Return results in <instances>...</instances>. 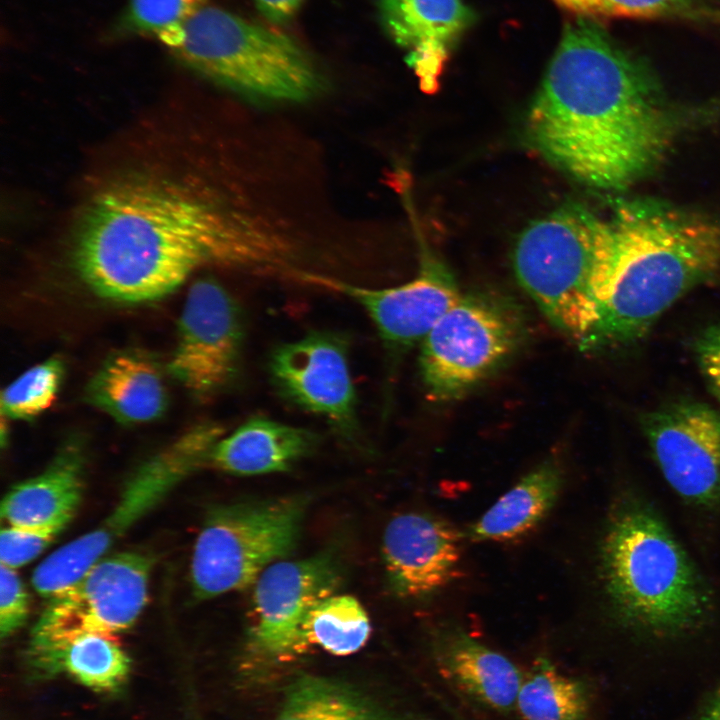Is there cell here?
Instances as JSON below:
<instances>
[{
	"label": "cell",
	"instance_id": "d6a6232c",
	"mask_svg": "<svg viewBox=\"0 0 720 720\" xmlns=\"http://www.w3.org/2000/svg\"><path fill=\"white\" fill-rule=\"evenodd\" d=\"M258 10L273 23H284L290 20L303 0H254Z\"/></svg>",
	"mask_w": 720,
	"mask_h": 720
},
{
	"label": "cell",
	"instance_id": "d4e9b609",
	"mask_svg": "<svg viewBox=\"0 0 720 720\" xmlns=\"http://www.w3.org/2000/svg\"><path fill=\"white\" fill-rule=\"evenodd\" d=\"M308 646L318 645L327 652L346 656L367 642L371 627L362 605L349 595H330L318 602L302 625Z\"/></svg>",
	"mask_w": 720,
	"mask_h": 720
},
{
	"label": "cell",
	"instance_id": "5bb4252c",
	"mask_svg": "<svg viewBox=\"0 0 720 720\" xmlns=\"http://www.w3.org/2000/svg\"><path fill=\"white\" fill-rule=\"evenodd\" d=\"M642 426L670 487L697 506L720 504V411L677 402L649 412Z\"/></svg>",
	"mask_w": 720,
	"mask_h": 720
},
{
	"label": "cell",
	"instance_id": "603a6c76",
	"mask_svg": "<svg viewBox=\"0 0 720 720\" xmlns=\"http://www.w3.org/2000/svg\"><path fill=\"white\" fill-rule=\"evenodd\" d=\"M590 707L587 683L561 673L543 657L523 676L515 704L523 720H586Z\"/></svg>",
	"mask_w": 720,
	"mask_h": 720
},
{
	"label": "cell",
	"instance_id": "6da1fadb",
	"mask_svg": "<svg viewBox=\"0 0 720 720\" xmlns=\"http://www.w3.org/2000/svg\"><path fill=\"white\" fill-rule=\"evenodd\" d=\"M526 136L551 165L623 189L663 155L672 122L647 66L596 21H569L529 107Z\"/></svg>",
	"mask_w": 720,
	"mask_h": 720
},
{
	"label": "cell",
	"instance_id": "d6986e66",
	"mask_svg": "<svg viewBox=\"0 0 720 720\" xmlns=\"http://www.w3.org/2000/svg\"><path fill=\"white\" fill-rule=\"evenodd\" d=\"M318 441L308 429L253 417L215 443L207 465L241 476L288 471L311 454Z\"/></svg>",
	"mask_w": 720,
	"mask_h": 720
},
{
	"label": "cell",
	"instance_id": "44dd1931",
	"mask_svg": "<svg viewBox=\"0 0 720 720\" xmlns=\"http://www.w3.org/2000/svg\"><path fill=\"white\" fill-rule=\"evenodd\" d=\"M87 398L125 424L152 421L162 415L167 403L159 369L134 353H120L107 360L90 381Z\"/></svg>",
	"mask_w": 720,
	"mask_h": 720
},
{
	"label": "cell",
	"instance_id": "4fadbf2b",
	"mask_svg": "<svg viewBox=\"0 0 720 720\" xmlns=\"http://www.w3.org/2000/svg\"><path fill=\"white\" fill-rule=\"evenodd\" d=\"M342 581L334 552L296 561H277L254 583L250 643L272 660H288L305 652L302 625L309 611L333 595Z\"/></svg>",
	"mask_w": 720,
	"mask_h": 720
},
{
	"label": "cell",
	"instance_id": "f1b7e54d",
	"mask_svg": "<svg viewBox=\"0 0 720 720\" xmlns=\"http://www.w3.org/2000/svg\"><path fill=\"white\" fill-rule=\"evenodd\" d=\"M63 373V362L57 357L26 370L2 391V415L12 419L40 415L54 402Z\"/></svg>",
	"mask_w": 720,
	"mask_h": 720
},
{
	"label": "cell",
	"instance_id": "e0dca14e",
	"mask_svg": "<svg viewBox=\"0 0 720 720\" xmlns=\"http://www.w3.org/2000/svg\"><path fill=\"white\" fill-rule=\"evenodd\" d=\"M390 38L427 93L435 92L448 59L473 21L462 0H377Z\"/></svg>",
	"mask_w": 720,
	"mask_h": 720
},
{
	"label": "cell",
	"instance_id": "9c48e42d",
	"mask_svg": "<svg viewBox=\"0 0 720 720\" xmlns=\"http://www.w3.org/2000/svg\"><path fill=\"white\" fill-rule=\"evenodd\" d=\"M523 335L518 311L496 296L462 295L422 340L421 378L428 397L459 399L516 351Z\"/></svg>",
	"mask_w": 720,
	"mask_h": 720
},
{
	"label": "cell",
	"instance_id": "4316f807",
	"mask_svg": "<svg viewBox=\"0 0 720 720\" xmlns=\"http://www.w3.org/2000/svg\"><path fill=\"white\" fill-rule=\"evenodd\" d=\"M579 17L663 18L720 26V0H553Z\"/></svg>",
	"mask_w": 720,
	"mask_h": 720
},
{
	"label": "cell",
	"instance_id": "30bf717a",
	"mask_svg": "<svg viewBox=\"0 0 720 720\" xmlns=\"http://www.w3.org/2000/svg\"><path fill=\"white\" fill-rule=\"evenodd\" d=\"M154 558L124 551L108 555L78 580L48 598L32 631V651L50 666L73 640L86 635L112 638L142 613Z\"/></svg>",
	"mask_w": 720,
	"mask_h": 720
},
{
	"label": "cell",
	"instance_id": "2e32d148",
	"mask_svg": "<svg viewBox=\"0 0 720 720\" xmlns=\"http://www.w3.org/2000/svg\"><path fill=\"white\" fill-rule=\"evenodd\" d=\"M382 552L392 591L402 598H423L455 577L461 556L460 533L432 515L401 514L386 526Z\"/></svg>",
	"mask_w": 720,
	"mask_h": 720
},
{
	"label": "cell",
	"instance_id": "83f0119b",
	"mask_svg": "<svg viewBox=\"0 0 720 720\" xmlns=\"http://www.w3.org/2000/svg\"><path fill=\"white\" fill-rule=\"evenodd\" d=\"M206 0H128L115 23L117 37L150 36L169 47Z\"/></svg>",
	"mask_w": 720,
	"mask_h": 720
},
{
	"label": "cell",
	"instance_id": "ba28073f",
	"mask_svg": "<svg viewBox=\"0 0 720 720\" xmlns=\"http://www.w3.org/2000/svg\"><path fill=\"white\" fill-rule=\"evenodd\" d=\"M216 425H202L140 465L126 481L109 514L92 530L59 547L34 570V589L49 598L78 580L114 544L157 507L180 483L208 464L221 438Z\"/></svg>",
	"mask_w": 720,
	"mask_h": 720
},
{
	"label": "cell",
	"instance_id": "7402d4cb",
	"mask_svg": "<svg viewBox=\"0 0 720 720\" xmlns=\"http://www.w3.org/2000/svg\"><path fill=\"white\" fill-rule=\"evenodd\" d=\"M562 472L552 460L525 475L502 495L468 530L477 542L508 541L536 527L555 504Z\"/></svg>",
	"mask_w": 720,
	"mask_h": 720
},
{
	"label": "cell",
	"instance_id": "52a82bcc",
	"mask_svg": "<svg viewBox=\"0 0 720 720\" xmlns=\"http://www.w3.org/2000/svg\"><path fill=\"white\" fill-rule=\"evenodd\" d=\"M304 496L219 505L211 509L194 544L193 594L205 600L243 589L295 547L306 512Z\"/></svg>",
	"mask_w": 720,
	"mask_h": 720
},
{
	"label": "cell",
	"instance_id": "3957f363",
	"mask_svg": "<svg viewBox=\"0 0 720 720\" xmlns=\"http://www.w3.org/2000/svg\"><path fill=\"white\" fill-rule=\"evenodd\" d=\"M597 321L581 349L641 338L671 305L720 274V223L651 203L619 205L597 225Z\"/></svg>",
	"mask_w": 720,
	"mask_h": 720
},
{
	"label": "cell",
	"instance_id": "ac0fdd59",
	"mask_svg": "<svg viewBox=\"0 0 720 720\" xmlns=\"http://www.w3.org/2000/svg\"><path fill=\"white\" fill-rule=\"evenodd\" d=\"M433 656L440 676L467 698L501 713L515 709L524 675L505 655L449 627L435 636Z\"/></svg>",
	"mask_w": 720,
	"mask_h": 720
},
{
	"label": "cell",
	"instance_id": "7a4b0ae2",
	"mask_svg": "<svg viewBox=\"0 0 720 720\" xmlns=\"http://www.w3.org/2000/svg\"><path fill=\"white\" fill-rule=\"evenodd\" d=\"M74 258L97 294L128 303L171 293L204 264L271 265L275 259L209 203L153 181L126 182L96 195Z\"/></svg>",
	"mask_w": 720,
	"mask_h": 720
},
{
	"label": "cell",
	"instance_id": "8fae6325",
	"mask_svg": "<svg viewBox=\"0 0 720 720\" xmlns=\"http://www.w3.org/2000/svg\"><path fill=\"white\" fill-rule=\"evenodd\" d=\"M243 337L234 299L215 280L200 279L188 290L169 372L194 398L208 400L236 378Z\"/></svg>",
	"mask_w": 720,
	"mask_h": 720
},
{
	"label": "cell",
	"instance_id": "4dcf8cb0",
	"mask_svg": "<svg viewBox=\"0 0 720 720\" xmlns=\"http://www.w3.org/2000/svg\"><path fill=\"white\" fill-rule=\"evenodd\" d=\"M29 615V596L15 569L0 565V632L6 637L18 630Z\"/></svg>",
	"mask_w": 720,
	"mask_h": 720
},
{
	"label": "cell",
	"instance_id": "f546056e",
	"mask_svg": "<svg viewBox=\"0 0 720 720\" xmlns=\"http://www.w3.org/2000/svg\"><path fill=\"white\" fill-rule=\"evenodd\" d=\"M66 525L22 527L8 525L0 534V560L12 568L23 566L39 556L65 529Z\"/></svg>",
	"mask_w": 720,
	"mask_h": 720
},
{
	"label": "cell",
	"instance_id": "cb8c5ba5",
	"mask_svg": "<svg viewBox=\"0 0 720 720\" xmlns=\"http://www.w3.org/2000/svg\"><path fill=\"white\" fill-rule=\"evenodd\" d=\"M275 720H382L377 708L351 687L302 675L286 689Z\"/></svg>",
	"mask_w": 720,
	"mask_h": 720
},
{
	"label": "cell",
	"instance_id": "ffe728a7",
	"mask_svg": "<svg viewBox=\"0 0 720 720\" xmlns=\"http://www.w3.org/2000/svg\"><path fill=\"white\" fill-rule=\"evenodd\" d=\"M80 446H65L40 474L16 484L1 502L8 525L34 527L68 523L84 490V457Z\"/></svg>",
	"mask_w": 720,
	"mask_h": 720
},
{
	"label": "cell",
	"instance_id": "277c9868",
	"mask_svg": "<svg viewBox=\"0 0 720 720\" xmlns=\"http://www.w3.org/2000/svg\"><path fill=\"white\" fill-rule=\"evenodd\" d=\"M603 587L617 621L632 632L673 638L701 628L709 587L661 517L636 495L613 506L600 546Z\"/></svg>",
	"mask_w": 720,
	"mask_h": 720
},
{
	"label": "cell",
	"instance_id": "1f68e13d",
	"mask_svg": "<svg viewBox=\"0 0 720 720\" xmlns=\"http://www.w3.org/2000/svg\"><path fill=\"white\" fill-rule=\"evenodd\" d=\"M695 353L707 386L720 401V323L701 333L695 343Z\"/></svg>",
	"mask_w": 720,
	"mask_h": 720
},
{
	"label": "cell",
	"instance_id": "9a60e30c",
	"mask_svg": "<svg viewBox=\"0 0 720 720\" xmlns=\"http://www.w3.org/2000/svg\"><path fill=\"white\" fill-rule=\"evenodd\" d=\"M302 279L346 295L360 304L391 354L422 342L462 296L448 270L433 260H425L412 280L388 288L360 287L310 274Z\"/></svg>",
	"mask_w": 720,
	"mask_h": 720
},
{
	"label": "cell",
	"instance_id": "5b68a950",
	"mask_svg": "<svg viewBox=\"0 0 720 720\" xmlns=\"http://www.w3.org/2000/svg\"><path fill=\"white\" fill-rule=\"evenodd\" d=\"M168 48L189 68L250 98L303 101L322 87L294 40L218 7L196 12Z\"/></svg>",
	"mask_w": 720,
	"mask_h": 720
},
{
	"label": "cell",
	"instance_id": "484cf974",
	"mask_svg": "<svg viewBox=\"0 0 720 720\" xmlns=\"http://www.w3.org/2000/svg\"><path fill=\"white\" fill-rule=\"evenodd\" d=\"M50 667L63 668L90 688L111 690L126 679L130 661L113 638L86 635L67 644Z\"/></svg>",
	"mask_w": 720,
	"mask_h": 720
},
{
	"label": "cell",
	"instance_id": "8992f818",
	"mask_svg": "<svg viewBox=\"0 0 720 720\" xmlns=\"http://www.w3.org/2000/svg\"><path fill=\"white\" fill-rule=\"evenodd\" d=\"M599 218L566 203L520 234L513 268L545 317L580 348L596 321L595 275Z\"/></svg>",
	"mask_w": 720,
	"mask_h": 720
},
{
	"label": "cell",
	"instance_id": "7c38bea8",
	"mask_svg": "<svg viewBox=\"0 0 720 720\" xmlns=\"http://www.w3.org/2000/svg\"><path fill=\"white\" fill-rule=\"evenodd\" d=\"M349 344L342 333L312 331L277 346L268 369L281 397L323 418L339 436L352 442L360 434V423Z\"/></svg>",
	"mask_w": 720,
	"mask_h": 720
},
{
	"label": "cell",
	"instance_id": "836d02e7",
	"mask_svg": "<svg viewBox=\"0 0 720 720\" xmlns=\"http://www.w3.org/2000/svg\"><path fill=\"white\" fill-rule=\"evenodd\" d=\"M697 720H720V684L706 701Z\"/></svg>",
	"mask_w": 720,
	"mask_h": 720
}]
</instances>
